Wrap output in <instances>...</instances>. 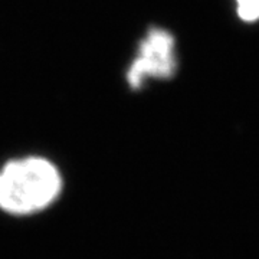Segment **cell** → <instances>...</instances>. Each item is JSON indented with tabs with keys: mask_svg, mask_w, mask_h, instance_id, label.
<instances>
[{
	"mask_svg": "<svg viewBox=\"0 0 259 259\" xmlns=\"http://www.w3.org/2000/svg\"><path fill=\"white\" fill-rule=\"evenodd\" d=\"M238 12L243 20H256L259 19V0H238Z\"/></svg>",
	"mask_w": 259,
	"mask_h": 259,
	"instance_id": "obj_3",
	"label": "cell"
},
{
	"mask_svg": "<svg viewBox=\"0 0 259 259\" xmlns=\"http://www.w3.org/2000/svg\"><path fill=\"white\" fill-rule=\"evenodd\" d=\"M175 39L163 29H151L140 44L139 55L130 65L127 81L131 88H140L147 76L168 78L175 72Z\"/></svg>",
	"mask_w": 259,
	"mask_h": 259,
	"instance_id": "obj_2",
	"label": "cell"
},
{
	"mask_svg": "<svg viewBox=\"0 0 259 259\" xmlns=\"http://www.w3.org/2000/svg\"><path fill=\"white\" fill-rule=\"evenodd\" d=\"M61 189V175L47 158L13 160L0 170V209L18 216L32 214L54 203Z\"/></svg>",
	"mask_w": 259,
	"mask_h": 259,
	"instance_id": "obj_1",
	"label": "cell"
}]
</instances>
